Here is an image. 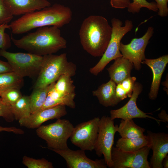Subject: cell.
I'll use <instances>...</instances> for the list:
<instances>
[{
	"instance_id": "cell-1",
	"label": "cell",
	"mask_w": 168,
	"mask_h": 168,
	"mask_svg": "<svg viewBox=\"0 0 168 168\" xmlns=\"http://www.w3.org/2000/svg\"><path fill=\"white\" fill-rule=\"evenodd\" d=\"M72 16L69 7L55 3L23 15L9 24L10 29L13 34H20L45 26H54L60 28L69 23Z\"/></svg>"
},
{
	"instance_id": "cell-2",
	"label": "cell",
	"mask_w": 168,
	"mask_h": 168,
	"mask_svg": "<svg viewBox=\"0 0 168 168\" xmlns=\"http://www.w3.org/2000/svg\"><path fill=\"white\" fill-rule=\"evenodd\" d=\"M11 39L17 47L40 56L53 54L67 47L59 28L54 26L39 28L19 39L12 37Z\"/></svg>"
},
{
	"instance_id": "cell-3",
	"label": "cell",
	"mask_w": 168,
	"mask_h": 168,
	"mask_svg": "<svg viewBox=\"0 0 168 168\" xmlns=\"http://www.w3.org/2000/svg\"><path fill=\"white\" fill-rule=\"evenodd\" d=\"M111 26L105 17L91 15L83 21L79 31L83 49L94 57L102 56L111 38Z\"/></svg>"
},
{
	"instance_id": "cell-4",
	"label": "cell",
	"mask_w": 168,
	"mask_h": 168,
	"mask_svg": "<svg viewBox=\"0 0 168 168\" xmlns=\"http://www.w3.org/2000/svg\"><path fill=\"white\" fill-rule=\"evenodd\" d=\"M76 70V65L68 61L66 53L43 56L41 67L34 88L48 86L63 75L73 77L75 75Z\"/></svg>"
},
{
	"instance_id": "cell-5",
	"label": "cell",
	"mask_w": 168,
	"mask_h": 168,
	"mask_svg": "<svg viewBox=\"0 0 168 168\" xmlns=\"http://www.w3.org/2000/svg\"><path fill=\"white\" fill-rule=\"evenodd\" d=\"M111 23L112 32L107 48L99 61L89 70L90 72L94 75H98L111 61L122 57L119 50L121 41L133 27L132 21L129 20H126L123 26L121 20L114 18L111 20Z\"/></svg>"
},
{
	"instance_id": "cell-6",
	"label": "cell",
	"mask_w": 168,
	"mask_h": 168,
	"mask_svg": "<svg viewBox=\"0 0 168 168\" xmlns=\"http://www.w3.org/2000/svg\"><path fill=\"white\" fill-rule=\"evenodd\" d=\"M57 119L54 123L41 125L36 128V133L45 141L48 149H66L68 148L67 141L74 127L68 119Z\"/></svg>"
},
{
	"instance_id": "cell-7",
	"label": "cell",
	"mask_w": 168,
	"mask_h": 168,
	"mask_svg": "<svg viewBox=\"0 0 168 168\" xmlns=\"http://www.w3.org/2000/svg\"><path fill=\"white\" fill-rule=\"evenodd\" d=\"M71 77L68 75H63L50 84L46 101L40 110L60 105L75 108V87Z\"/></svg>"
},
{
	"instance_id": "cell-8",
	"label": "cell",
	"mask_w": 168,
	"mask_h": 168,
	"mask_svg": "<svg viewBox=\"0 0 168 168\" xmlns=\"http://www.w3.org/2000/svg\"><path fill=\"white\" fill-rule=\"evenodd\" d=\"M0 56L5 58L13 72L23 78L37 77L40 72L43 56L29 53H12L0 49Z\"/></svg>"
},
{
	"instance_id": "cell-9",
	"label": "cell",
	"mask_w": 168,
	"mask_h": 168,
	"mask_svg": "<svg viewBox=\"0 0 168 168\" xmlns=\"http://www.w3.org/2000/svg\"><path fill=\"white\" fill-rule=\"evenodd\" d=\"M118 126L114 125V120L110 117L103 116L100 119L94 150L99 157L104 156L109 168H111L112 166L111 152Z\"/></svg>"
},
{
	"instance_id": "cell-10",
	"label": "cell",
	"mask_w": 168,
	"mask_h": 168,
	"mask_svg": "<svg viewBox=\"0 0 168 168\" xmlns=\"http://www.w3.org/2000/svg\"><path fill=\"white\" fill-rule=\"evenodd\" d=\"M151 149L147 146L136 151L125 152L113 147L111 168H150L147 159Z\"/></svg>"
},
{
	"instance_id": "cell-11",
	"label": "cell",
	"mask_w": 168,
	"mask_h": 168,
	"mask_svg": "<svg viewBox=\"0 0 168 168\" xmlns=\"http://www.w3.org/2000/svg\"><path fill=\"white\" fill-rule=\"evenodd\" d=\"M100 120L96 117L74 127L70 138L71 143L85 151L94 150Z\"/></svg>"
},
{
	"instance_id": "cell-12",
	"label": "cell",
	"mask_w": 168,
	"mask_h": 168,
	"mask_svg": "<svg viewBox=\"0 0 168 168\" xmlns=\"http://www.w3.org/2000/svg\"><path fill=\"white\" fill-rule=\"evenodd\" d=\"M154 30L152 26H149L142 37L133 38L128 44L120 43L119 50L122 57L132 63L137 70H140L141 64L145 58V49L153 34Z\"/></svg>"
},
{
	"instance_id": "cell-13",
	"label": "cell",
	"mask_w": 168,
	"mask_h": 168,
	"mask_svg": "<svg viewBox=\"0 0 168 168\" xmlns=\"http://www.w3.org/2000/svg\"><path fill=\"white\" fill-rule=\"evenodd\" d=\"M142 90V85L138 82H135L133 92L130 99L124 106L116 110L110 111V117L114 120L119 118L123 120L133 119L134 118H150L156 121L160 124L162 121L149 115L139 109L137 105V98Z\"/></svg>"
},
{
	"instance_id": "cell-14",
	"label": "cell",
	"mask_w": 168,
	"mask_h": 168,
	"mask_svg": "<svg viewBox=\"0 0 168 168\" xmlns=\"http://www.w3.org/2000/svg\"><path fill=\"white\" fill-rule=\"evenodd\" d=\"M58 154L65 160L68 168H107L104 159L92 160L86 155L82 149L72 150L69 148L65 150L49 149Z\"/></svg>"
},
{
	"instance_id": "cell-15",
	"label": "cell",
	"mask_w": 168,
	"mask_h": 168,
	"mask_svg": "<svg viewBox=\"0 0 168 168\" xmlns=\"http://www.w3.org/2000/svg\"><path fill=\"white\" fill-rule=\"evenodd\" d=\"M67 114L65 105H58L40 110L18 121L21 126L29 129L37 128L48 120L60 119Z\"/></svg>"
},
{
	"instance_id": "cell-16",
	"label": "cell",
	"mask_w": 168,
	"mask_h": 168,
	"mask_svg": "<svg viewBox=\"0 0 168 168\" xmlns=\"http://www.w3.org/2000/svg\"><path fill=\"white\" fill-rule=\"evenodd\" d=\"M147 136L153 151L149 165L150 168H163L162 162L168 153V134L148 131Z\"/></svg>"
},
{
	"instance_id": "cell-17",
	"label": "cell",
	"mask_w": 168,
	"mask_h": 168,
	"mask_svg": "<svg viewBox=\"0 0 168 168\" xmlns=\"http://www.w3.org/2000/svg\"><path fill=\"white\" fill-rule=\"evenodd\" d=\"M168 63L167 54L156 59L145 58L142 61V63L148 66L153 73V80L149 93V97L151 100H155L157 97L162 76Z\"/></svg>"
},
{
	"instance_id": "cell-18",
	"label": "cell",
	"mask_w": 168,
	"mask_h": 168,
	"mask_svg": "<svg viewBox=\"0 0 168 168\" xmlns=\"http://www.w3.org/2000/svg\"><path fill=\"white\" fill-rule=\"evenodd\" d=\"M4 2L13 16L23 15L51 5L47 0H4Z\"/></svg>"
},
{
	"instance_id": "cell-19",
	"label": "cell",
	"mask_w": 168,
	"mask_h": 168,
	"mask_svg": "<svg viewBox=\"0 0 168 168\" xmlns=\"http://www.w3.org/2000/svg\"><path fill=\"white\" fill-rule=\"evenodd\" d=\"M116 85L110 79L108 82L102 84L96 90L93 91L92 95L97 98L99 103L103 106H114L121 101L116 95Z\"/></svg>"
},
{
	"instance_id": "cell-20",
	"label": "cell",
	"mask_w": 168,
	"mask_h": 168,
	"mask_svg": "<svg viewBox=\"0 0 168 168\" xmlns=\"http://www.w3.org/2000/svg\"><path fill=\"white\" fill-rule=\"evenodd\" d=\"M114 63L107 68L110 79L116 84L131 77L133 63L123 57L115 59Z\"/></svg>"
},
{
	"instance_id": "cell-21",
	"label": "cell",
	"mask_w": 168,
	"mask_h": 168,
	"mask_svg": "<svg viewBox=\"0 0 168 168\" xmlns=\"http://www.w3.org/2000/svg\"><path fill=\"white\" fill-rule=\"evenodd\" d=\"M151 147L149 139L147 135L130 138H120L116 142L115 147L125 152H134L147 146Z\"/></svg>"
},
{
	"instance_id": "cell-22",
	"label": "cell",
	"mask_w": 168,
	"mask_h": 168,
	"mask_svg": "<svg viewBox=\"0 0 168 168\" xmlns=\"http://www.w3.org/2000/svg\"><path fill=\"white\" fill-rule=\"evenodd\" d=\"M145 131L144 128L136 124L133 119H122L117 129L121 138H126L143 136Z\"/></svg>"
},
{
	"instance_id": "cell-23",
	"label": "cell",
	"mask_w": 168,
	"mask_h": 168,
	"mask_svg": "<svg viewBox=\"0 0 168 168\" xmlns=\"http://www.w3.org/2000/svg\"><path fill=\"white\" fill-rule=\"evenodd\" d=\"M11 108L16 120L27 118L31 114L30 96H22Z\"/></svg>"
},
{
	"instance_id": "cell-24",
	"label": "cell",
	"mask_w": 168,
	"mask_h": 168,
	"mask_svg": "<svg viewBox=\"0 0 168 168\" xmlns=\"http://www.w3.org/2000/svg\"><path fill=\"white\" fill-rule=\"evenodd\" d=\"M23 84V78L14 72L0 74V97L7 90L12 88L20 89Z\"/></svg>"
},
{
	"instance_id": "cell-25",
	"label": "cell",
	"mask_w": 168,
	"mask_h": 168,
	"mask_svg": "<svg viewBox=\"0 0 168 168\" xmlns=\"http://www.w3.org/2000/svg\"><path fill=\"white\" fill-rule=\"evenodd\" d=\"M50 85L46 86L34 88L30 96L31 114L40 110L46 100Z\"/></svg>"
},
{
	"instance_id": "cell-26",
	"label": "cell",
	"mask_w": 168,
	"mask_h": 168,
	"mask_svg": "<svg viewBox=\"0 0 168 168\" xmlns=\"http://www.w3.org/2000/svg\"><path fill=\"white\" fill-rule=\"evenodd\" d=\"M136 80L135 77L131 76L116 85V95L121 101L127 97H131Z\"/></svg>"
},
{
	"instance_id": "cell-27",
	"label": "cell",
	"mask_w": 168,
	"mask_h": 168,
	"mask_svg": "<svg viewBox=\"0 0 168 168\" xmlns=\"http://www.w3.org/2000/svg\"><path fill=\"white\" fill-rule=\"evenodd\" d=\"M127 7L128 12L133 13L140 12L141 8H146L154 12L158 11L156 2H149L146 0H133Z\"/></svg>"
},
{
	"instance_id": "cell-28",
	"label": "cell",
	"mask_w": 168,
	"mask_h": 168,
	"mask_svg": "<svg viewBox=\"0 0 168 168\" xmlns=\"http://www.w3.org/2000/svg\"><path fill=\"white\" fill-rule=\"evenodd\" d=\"M22 163L28 168H53L52 163L45 158L35 159L26 156L22 158Z\"/></svg>"
},
{
	"instance_id": "cell-29",
	"label": "cell",
	"mask_w": 168,
	"mask_h": 168,
	"mask_svg": "<svg viewBox=\"0 0 168 168\" xmlns=\"http://www.w3.org/2000/svg\"><path fill=\"white\" fill-rule=\"evenodd\" d=\"M22 96L20 89L12 88L3 92L0 98L4 102L11 106L15 104Z\"/></svg>"
},
{
	"instance_id": "cell-30",
	"label": "cell",
	"mask_w": 168,
	"mask_h": 168,
	"mask_svg": "<svg viewBox=\"0 0 168 168\" xmlns=\"http://www.w3.org/2000/svg\"><path fill=\"white\" fill-rule=\"evenodd\" d=\"M10 29L9 24H4L0 25V49L6 50L11 46V39L5 33L6 29Z\"/></svg>"
},
{
	"instance_id": "cell-31",
	"label": "cell",
	"mask_w": 168,
	"mask_h": 168,
	"mask_svg": "<svg viewBox=\"0 0 168 168\" xmlns=\"http://www.w3.org/2000/svg\"><path fill=\"white\" fill-rule=\"evenodd\" d=\"M0 117H2L8 122H12L15 120L11 106L4 102L0 98Z\"/></svg>"
},
{
	"instance_id": "cell-32",
	"label": "cell",
	"mask_w": 168,
	"mask_h": 168,
	"mask_svg": "<svg viewBox=\"0 0 168 168\" xmlns=\"http://www.w3.org/2000/svg\"><path fill=\"white\" fill-rule=\"evenodd\" d=\"M13 17V16L6 7L4 0H0V25L8 24Z\"/></svg>"
},
{
	"instance_id": "cell-33",
	"label": "cell",
	"mask_w": 168,
	"mask_h": 168,
	"mask_svg": "<svg viewBox=\"0 0 168 168\" xmlns=\"http://www.w3.org/2000/svg\"><path fill=\"white\" fill-rule=\"evenodd\" d=\"M158 9V15L161 17L167 16L168 15V0H154Z\"/></svg>"
},
{
	"instance_id": "cell-34",
	"label": "cell",
	"mask_w": 168,
	"mask_h": 168,
	"mask_svg": "<svg viewBox=\"0 0 168 168\" xmlns=\"http://www.w3.org/2000/svg\"><path fill=\"white\" fill-rule=\"evenodd\" d=\"M111 6L118 9H124L127 8L130 3V0H110Z\"/></svg>"
},
{
	"instance_id": "cell-35",
	"label": "cell",
	"mask_w": 168,
	"mask_h": 168,
	"mask_svg": "<svg viewBox=\"0 0 168 168\" xmlns=\"http://www.w3.org/2000/svg\"><path fill=\"white\" fill-rule=\"evenodd\" d=\"M5 131L8 132H12L17 134H23L24 131L22 129L14 127H3L0 126V132Z\"/></svg>"
},
{
	"instance_id": "cell-36",
	"label": "cell",
	"mask_w": 168,
	"mask_h": 168,
	"mask_svg": "<svg viewBox=\"0 0 168 168\" xmlns=\"http://www.w3.org/2000/svg\"><path fill=\"white\" fill-rule=\"evenodd\" d=\"M13 72L9 63L0 59V74Z\"/></svg>"
},
{
	"instance_id": "cell-37",
	"label": "cell",
	"mask_w": 168,
	"mask_h": 168,
	"mask_svg": "<svg viewBox=\"0 0 168 168\" xmlns=\"http://www.w3.org/2000/svg\"><path fill=\"white\" fill-rule=\"evenodd\" d=\"M158 116L162 122H168V115L165 110H161V112L158 114Z\"/></svg>"
},
{
	"instance_id": "cell-38",
	"label": "cell",
	"mask_w": 168,
	"mask_h": 168,
	"mask_svg": "<svg viewBox=\"0 0 168 168\" xmlns=\"http://www.w3.org/2000/svg\"><path fill=\"white\" fill-rule=\"evenodd\" d=\"M162 165L163 168H168V156L167 155L163 159L162 162Z\"/></svg>"
},
{
	"instance_id": "cell-39",
	"label": "cell",
	"mask_w": 168,
	"mask_h": 168,
	"mask_svg": "<svg viewBox=\"0 0 168 168\" xmlns=\"http://www.w3.org/2000/svg\"><path fill=\"white\" fill-rule=\"evenodd\" d=\"M168 78V77H167ZM166 79V81L164 82L163 83V85L164 86H165L166 90L165 91L168 92V91H167V88L168 89V78Z\"/></svg>"
}]
</instances>
